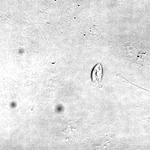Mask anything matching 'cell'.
Wrapping results in <instances>:
<instances>
[{
	"label": "cell",
	"mask_w": 150,
	"mask_h": 150,
	"mask_svg": "<svg viewBox=\"0 0 150 150\" xmlns=\"http://www.w3.org/2000/svg\"><path fill=\"white\" fill-rule=\"evenodd\" d=\"M102 71V67L99 64L94 68L92 73L91 78L93 82L95 84L98 85L101 82L103 75Z\"/></svg>",
	"instance_id": "cell-1"
}]
</instances>
